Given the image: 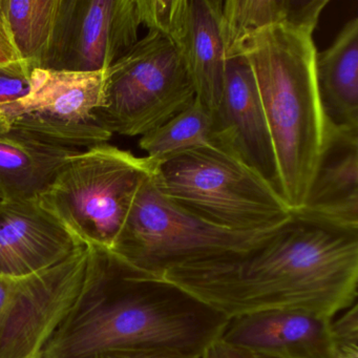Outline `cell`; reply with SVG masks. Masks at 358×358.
<instances>
[{
  "label": "cell",
  "instance_id": "cell-1",
  "mask_svg": "<svg viewBox=\"0 0 358 358\" xmlns=\"http://www.w3.org/2000/svg\"><path fill=\"white\" fill-rule=\"evenodd\" d=\"M162 278L228 320L303 310L333 320L357 301L358 232L292 215L249 248L173 268Z\"/></svg>",
  "mask_w": 358,
  "mask_h": 358
},
{
  "label": "cell",
  "instance_id": "cell-2",
  "mask_svg": "<svg viewBox=\"0 0 358 358\" xmlns=\"http://www.w3.org/2000/svg\"><path fill=\"white\" fill-rule=\"evenodd\" d=\"M227 322L177 285L136 273L108 255L103 271L43 358H94L121 350L203 356Z\"/></svg>",
  "mask_w": 358,
  "mask_h": 358
},
{
  "label": "cell",
  "instance_id": "cell-3",
  "mask_svg": "<svg viewBox=\"0 0 358 358\" xmlns=\"http://www.w3.org/2000/svg\"><path fill=\"white\" fill-rule=\"evenodd\" d=\"M318 24H282L247 37L227 58L250 66L269 125L282 198L303 208L327 148L338 131L322 110L316 83L313 35Z\"/></svg>",
  "mask_w": 358,
  "mask_h": 358
},
{
  "label": "cell",
  "instance_id": "cell-4",
  "mask_svg": "<svg viewBox=\"0 0 358 358\" xmlns=\"http://www.w3.org/2000/svg\"><path fill=\"white\" fill-rule=\"evenodd\" d=\"M159 189L194 217L234 231H261L288 222L282 196L220 145L192 148L159 163Z\"/></svg>",
  "mask_w": 358,
  "mask_h": 358
},
{
  "label": "cell",
  "instance_id": "cell-5",
  "mask_svg": "<svg viewBox=\"0 0 358 358\" xmlns=\"http://www.w3.org/2000/svg\"><path fill=\"white\" fill-rule=\"evenodd\" d=\"M158 165L100 144L70 157L37 200L85 246L110 255L140 186Z\"/></svg>",
  "mask_w": 358,
  "mask_h": 358
},
{
  "label": "cell",
  "instance_id": "cell-6",
  "mask_svg": "<svg viewBox=\"0 0 358 358\" xmlns=\"http://www.w3.org/2000/svg\"><path fill=\"white\" fill-rule=\"evenodd\" d=\"M156 173L140 186L110 255L136 273L162 278L173 268L249 248L280 227L234 231L211 225L165 196Z\"/></svg>",
  "mask_w": 358,
  "mask_h": 358
},
{
  "label": "cell",
  "instance_id": "cell-7",
  "mask_svg": "<svg viewBox=\"0 0 358 358\" xmlns=\"http://www.w3.org/2000/svg\"><path fill=\"white\" fill-rule=\"evenodd\" d=\"M196 99L194 85L173 41L148 30L106 72L103 106L95 112L108 133L144 136Z\"/></svg>",
  "mask_w": 358,
  "mask_h": 358
},
{
  "label": "cell",
  "instance_id": "cell-8",
  "mask_svg": "<svg viewBox=\"0 0 358 358\" xmlns=\"http://www.w3.org/2000/svg\"><path fill=\"white\" fill-rule=\"evenodd\" d=\"M108 257L87 246L38 273L0 276V358H43L103 271Z\"/></svg>",
  "mask_w": 358,
  "mask_h": 358
},
{
  "label": "cell",
  "instance_id": "cell-9",
  "mask_svg": "<svg viewBox=\"0 0 358 358\" xmlns=\"http://www.w3.org/2000/svg\"><path fill=\"white\" fill-rule=\"evenodd\" d=\"M106 72L34 69L28 95L0 106V134L76 150L108 143L113 135L95 117L103 106Z\"/></svg>",
  "mask_w": 358,
  "mask_h": 358
},
{
  "label": "cell",
  "instance_id": "cell-10",
  "mask_svg": "<svg viewBox=\"0 0 358 358\" xmlns=\"http://www.w3.org/2000/svg\"><path fill=\"white\" fill-rule=\"evenodd\" d=\"M138 0H60L41 69L106 72L139 41Z\"/></svg>",
  "mask_w": 358,
  "mask_h": 358
},
{
  "label": "cell",
  "instance_id": "cell-11",
  "mask_svg": "<svg viewBox=\"0 0 358 358\" xmlns=\"http://www.w3.org/2000/svg\"><path fill=\"white\" fill-rule=\"evenodd\" d=\"M142 26L166 35L177 48L196 99L217 120L225 80L223 0H138Z\"/></svg>",
  "mask_w": 358,
  "mask_h": 358
},
{
  "label": "cell",
  "instance_id": "cell-12",
  "mask_svg": "<svg viewBox=\"0 0 358 358\" xmlns=\"http://www.w3.org/2000/svg\"><path fill=\"white\" fill-rule=\"evenodd\" d=\"M217 123L222 146L257 173L282 198L269 125L252 71L241 54L227 58Z\"/></svg>",
  "mask_w": 358,
  "mask_h": 358
},
{
  "label": "cell",
  "instance_id": "cell-13",
  "mask_svg": "<svg viewBox=\"0 0 358 358\" xmlns=\"http://www.w3.org/2000/svg\"><path fill=\"white\" fill-rule=\"evenodd\" d=\"M85 247L37 199L0 201V276L24 278L38 273Z\"/></svg>",
  "mask_w": 358,
  "mask_h": 358
},
{
  "label": "cell",
  "instance_id": "cell-14",
  "mask_svg": "<svg viewBox=\"0 0 358 358\" xmlns=\"http://www.w3.org/2000/svg\"><path fill=\"white\" fill-rule=\"evenodd\" d=\"M332 320L303 310L229 318L219 341L253 358H335Z\"/></svg>",
  "mask_w": 358,
  "mask_h": 358
},
{
  "label": "cell",
  "instance_id": "cell-15",
  "mask_svg": "<svg viewBox=\"0 0 358 358\" xmlns=\"http://www.w3.org/2000/svg\"><path fill=\"white\" fill-rule=\"evenodd\" d=\"M295 217L358 232V134L338 131Z\"/></svg>",
  "mask_w": 358,
  "mask_h": 358
},
{
  "label": "cell",
  "instance_id": "cell-16",
  "mask_svg": "<svg viewBox=\"0 0 358 358\" xmlns=\"http://www.w3.org/2000/svg\"><path fill=\"white\" fill-rule=\"evenodd\" d=\"M316 83L330 124L358 134V17L341 29L330 47L316 55Z\"/></svg>",
  "mask_w": 358,
  "mask_h": 358
},
{
  "label": "cell",
  "instance_id": "cell-17",
  "mask_svg": "<svg viewBox=\"0 0 358 358\" xmlns=\"http://www.w3.org/2000/svg\"><path fill=\"white\" fill-rule=\"evenodd\" d=\"M79 150L0 134V201L38 199L58 169Z\"/></svg>",
  "mask_w": 358,
  "mask_h": 358
},
{
  "label": "cell",
  "instance_id": "cell-18",
  "mask_svg": "<svg viewBox=\"0 0 358 358\" xmlns=\"http://www.w3.org/2000/svg\"><path fill=\"white\" fill-rule=\"evenodd\" d=\"M329 0H226L222 31L226 57L247 37L282 24H318Z\"/></svg>",
  "mask_w": 358,
  "mask_h": 358
},
{
  "label": "cell",
  "instance_id": "cell-19",
  "mask_svg": "<svg viewBox=\"0 0 358 358\" xmlns=\"http://www.w3.org/2000/svg\"><path fill=\"white\" fill-rule=\"evenodd\" d=\"M213 145L222 146L217 120L196 99L189 108L139 140V148L148 152L146 157L159 163L192 148Z\"/></svg>",
  "mask_w": 358,
  "mask_h": 358
},
{
  "label": "cell",
  "instance_id": "cell-20",
  "mask_svg": "<svg viewBox=\"0 0 358 358\" xmlns=\"http://www.w3.org/2000/svg\"><path fill=\"white\" fill-rule=\"evenodd\" d=\"M59 6L60 0H0L16 49L32 70L43 66Z\"/></svg>",
  "mask_w": 358,
  "mask_h": 358
},
{
  "label": "cell",
  "instance_id": "cell-21",
  "mask_svg": "<svg viewBox=\"0 0 358 358\" xmlns=\"http://www.w3.org/2000/svg\"><path fill=\"white\" fill-rule=\"evenodd\" d=\"M335 358H358V303L331 322Z\"/></svg>",
  "mask_w": 358,
  "mask_h": 358
},
{
  "label": "cell",
  "instance_id": "cell-22",
  "mask_svg": "<svg viewBox=\"0 0 358 358\" xmlns=\"http://www.w3.org/2000/svg\"><path fill=\"white\" fill-rule=\"evenodd\" d=\"M32 72L28 66H0V106L28 95Z\"/></svg>",
  "mask_w": 358,
  "mask_h": 358
},
{
  "label": "cell",
  "instance_id": "cell-23",
  "mask_svg": "<svg viewBox=\"0 0 358 358\" xmlns=\"http://www.w3.org/2000/svg\"><path fill=\"white\" fill-rule=\"evenodd\" d=\"M28 66L20 57L7 22L0 12V66Z\"/></svg>",
  "mask_w": 358,
  "mask_h": 358
},
{
  "label": "cell",
  "instance_id": "cell-24",
  "mask_svg": "<svg viewBox=\"0 0 358 358\" xmlns=\"http://www.w3.org/2000/svg\"><path fill=\"white\" fill-rule=\"evenodd\" d=\"M94 358H202V356L169 350H121L99 354Z\"/></svg>",
  "mask_w": 358,
  "mask_h": 358
},
{
  "label": "cell",
  "instance_id": "cell-25",
  "mask_svg": "<svg viewBox=\"0 0 358 358\" xmlns=\"http://www.w3.org/2000/svg\"><path fill=\"white\" fill-rule=\"evenodd\" d=\"M202 358H253L249 354L240 350L234 349L217 341L210 345L203 354Z\"/></svg>",
  "mask_w": 358,
  "mask_h": 358
}]
</instances>
